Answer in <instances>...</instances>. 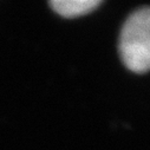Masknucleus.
I'll list each match as a JSON object with an SVG mask.
<instances>
[{
	"mask_svg": "<svg viewBox=\"0 0 150 150\" xmlns=\"http://www.w3.org/2000/svg\"><path fill=\"white\" fill-rule=\"evenodd\" d=\"M123 64L135 73L150 70V6L134 11L124 21L120 34Z\"/></svg>",
	"mask_w": 150,
	"mask_h": 150,
	"instance_id": "1",
	"label": "nucleus"
},
{
	"mask_svg": "<svg viewBox=\"0 0 150 150\" xmlns=\"http://www.w3.org/2000/svg\"><path fill=\"white\" fill-rule=\"evenodd\" d=\"M102 4L100 0H52L50 6L58 14L65 18L85 16Z\"/></svg>",
	"mask_w": 150,
	"mask_h": 150,
	"instance_id": "2",
	"label": "nucleus"
}]
</instances>
